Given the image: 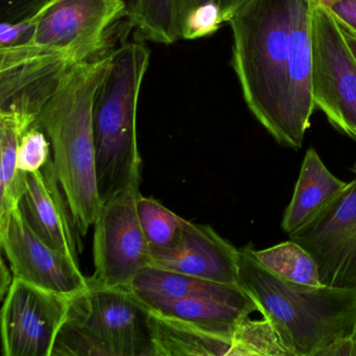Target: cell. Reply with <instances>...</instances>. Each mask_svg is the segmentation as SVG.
Masks as SVG:
<instances>
[{"instance_id": "6da1fadb", "label": "cell", "mask_w": 356, "mask_h": 356, "mask_svg": "<svg viewBox=\"0 0 356 356\" xmlns=\"http://www.w3.org/2000/svg\"><path fill=\"white\" fill-rule=\"evenodd\" d=\"M124 0H54L34 17L26 40L0 49V106L38 107L66 70L111 47Z\"/></svg>"}, {"instance_id": "7a4b0ae2", "label": "cell", "mask_w": 356, "mask_h": 356, "mask_svg": "<svg viewBox=\"0 0 356 356\" xmlns=\"http://www.w3.org/2000/svg\"><path fill=\"white\" fill-rule=\"evenodd\" d=\"M114 51L109 47L66 70L34 124L51 143L56 172L82 237L95 226L102 209L93 111Z\"/></svg>"}, {"instance_id": "3957f363", "label": "cell", "mask_w": 356, "mask_h": 356, "mask_svg": "<svg viewBox=\"0 0 356 356\" xmlns=\"http://www.w3.org/2000/svg\"><path fill=\"white\" fill-rule=\"evenodd\" d=\"M239 285L274 325L291 356H320L356 321V289L306 286L278 278L241 250Z\"/></svg>"}, {"instance_id": "277c9868", "label": "cell", "mask_w": 356, "mask_h": 356, "mask_svg": "<svg viewBox=\"0 0 356 356\" xmlns=\"http://www.w3.org/2000/svg\"><path fill=\"white\" fill-rule=\"evenodd\" d=\"M291 3L293 0H248L228 22L233 39L231 65L243 99L282 147Z\"/></svg>"}, {"instance_id": "5b68a950", "label": "cell", "mask_w": 356, "mask_h": 356, "mask_svg": "<svg viewBox=\"0 0 356 356\" xmlns=\"http://www.w3.org/2000/svg\"><path fill=\"white\" fill-rule=\"evenodd\" d=\"M149 60L151 51L143 41L126 42L115 49L109 74L95 101L93 128L102 206L140 186L137 106Z\"/></svg>"}, {"instance_id": "8992f818", "label": "cell", "mask_w": 356, "mask_h": 356, "mask_svg": "<svg viewBox=\"0 0 356 356\" xmlns=\"http://www.w3.org/2000/svg\"><path fill=\"white\" fill-rule=\"evenodd\" d=\"M72 300L67 318L95 335L112 356H155L151 309L130 289L92 278Z\"/></svg>"}, {"instance_id": "52a82bcc", "label": "cell", "mask_w": 356, "mask_h": 356, "mask_svg": "<svg viewBox=\"0 0 356 356\" xmlns=\"http://www.w3.org/2000/svg\"><path fill=\"white\" fill-rule=\"evenodd\" d=\"M312 5V99L343 134L356 140V59L328 9Z\"/></svg>"}, {"instance_id": "ba28073f", "label": "cell", "mask_w": 356, "mask_h": 356, "mask_svg": "<svg viewBox=\"0 0 356 356\" xmlns=\"http://www.w3.org/2000/svg\"><path fill=\"white\" fill-rule=\"evenodd\" d=\"M136 189L124 191L102 206L95 224L91 278L109 286L129 287L139 270L152 264V253L137 214Z\"/></svg>"}, {"instance_id": "9c48e42d", "label": "cell", "mask_w": 356, "mask_h": 356, "mask_svg": "<svg viewBox=\"0 0 356 356\" xmlns=\"http://www.w3.org/2000/svg\"><path fill=\"white\" fill-rule=\"evenodd\" d=\"M74 297L14 278L1 309L3 356H51Z\"/></svg>"}, {"instance_id": "30bf717a", "label": "cell", "mask_w": 356, "mask_h": 356, "mask_svg": "<svg viewBox=\"0 0 356 356\" xmlns=\"http://www.w3.org/2000/svg\"><path fill=\"white\" fill-rule=\"evenodd\" d=\"M0 245L14 278L70 297L88 287L89 279L81 272L79 261L44 243L19 207L0 218Z\"/></svg>"}, {"instance_id": "8fae6325", "label": "cell", "mask_w": 356, "mask_h": 356, "mask_svg": "<svg viewBox=\"0 0 356 356\" xmlns=\"http://www.w3.org/2000/svg\"><path fill=\"white\" fill-rule=\"evenodd\" d=\"M289 237L312 256L323 285L356 289V179L322 216Z\"/></svg>"}, {"instance_id": "7c38bea8", "label": "cell", "mask_w": 356, "mask_h": 356, "mask_svg": "<svg viewBox=\"0 0 356 356\" xmlns=\"http://www.w3.org/2000/svg\"><path fill=\"white\" fill-rule=\"evenodd\" d=\"M312 5L309 0H293L289 55L285 68L284 143L283 147L301 149L312 124Z\"/></svg>"}, {"instance_id": "4fadbf2b", "label": "cell", "mask_w": 356, "mask_h": 356, "mask_svg": "<svg viewBox=\"0 0 356 356\" xmlns=\"http://www.w3.org/2000/svg\"><path fill=\"white\" fill-rule=\"evenodd\" d=\"M18 207L29 226L44 243L79 261L82 236L51 157L41 170L24 174V191Z\"/></svg>"}, {"instance_id": "5bb4252c", "label": "cell", "mask_w": 356, "mask_h": 356, "mask_svg": "<svg viewBox=\"0 0 356 356\" xmlns=\"http://www.w3.org/2000/svg\"><path fill=\"white\" fill-rule=\"evenodd\" d=\"M237 250L207 225L188 222L176 241L152 253V266L216 282L239 284Z\"/></svg>"}, {"instance_id": "9a60e30c", "label": "cell", "mask_w": 356, "mask_h": 356, "mask_svg": "<svg viewBox=\"0 0 356 356\" xmlns=\"http://www.w3.org/2000/svg\"><path fill=\"white\" fill-rule=\"evenodd\" d=\"M349 183L333 176L316 149H308L296 183L293 199L283 216L282 230L291 235L309 226L337 202Z\"/></svg>"}, {"instance_id": "2e32d148", "label": "cell", "mask_w": 356, "mask_h": 356, "mask_svg": "<svg viewBox=\"0 0 356 356\" xmlns=\"http://www.w3.org/2000/svg\"><path fill=\"white\" fill-rule=\"evenodd\" d=\"M155 356H234L232 339L151 309Z\"/></svg>"}, {"instance_id": "e0dca14e", "label": "cell", "mask_w": 356, "mask_h": 356, "mask_svg": "<svg viewBox=\"0 0 356 356\" xmlns=\"http://www.w3.org/2000/svg\"><path fill=\"white\" fill-rule=\"evenodd\" d=\"M129 287L138 297L166 300L200 297L233 299L248 293L239 284L206 280L152 264L139 270Z\"/></svg>"}, {"instance_id": "ac0fdd59", "label": "cell", "mask_w": 356, "mask_h": 356, "mask_svg": "<svg viewBox=\"0 0 356 356\" xmlns=\"http://www.w3.org/2000/svg\"><path fill=\"white\" fill-rule=\"evenodd\" d=\"M36 120L12 110H0V218L19 205L24 172L17 166L18 147Z\"/></svg>"}, {"instance_id": "d6986e66", "label": "cell", "mask_w": 356, "mask_h": 356, "mask_svg": "<svg viewBox=\"0 0 356 356\" xmlns=\"http://www.w3.org/2000/svg\"><path fill=\"white\" fill-rule=\"evenodd\" d=\"M243 249L259 266L278 278L306 286L323 285L318 264L307 250L293 239L264 250Z\"/></svg>"}, {"instance_id": "ffe728a7", "label": "cell", "mask_w": 356, "mask_h": 356, "mask_svg": "<svg viewBox=\"0 0 356 356\" xmlns=\"http://www.w3.org/2000/svg\"><path fill=\"white\" fill-rule=\"evenodd\" d=\"M128 19L138 40L172 44L182 39L176 0H131Z\"/></svg>"}, {"instance_id": "44dd1931", "label": "cell", "mask_w": 356, "mask_h": 356, "mask_svg": "<svg viewBox=\"0 0 356 356\" xmlns=\"http://www.w3.org/2000/svg\"><path fill=\"white\" fill-rule=\"evenodd\" d=\"M137 214L151 253L170 247L187 222L157 200L141 193L137 197Z\"/></svg>"}, {"instance_id": "7402d4cb", "label": "cell", "mask_w": 356, "mask_h": 356, "mask_svg": "<svg viewBox=\"0 0 356 356\" xmlns=\"http://www.w3.org/2000/svg\"><path fill=\"white\" fill-rule=\"evenodd\" d=\"M234 356H291L268 318L241 321L232 337Z\"/></svg>"}, {"instance_id": "603a6c76", "label": "cell", "mask_w": 356, "mask_h": 356, "mask_svg": "<svg viewBox=\"0 0 356 356\" xmlns=\"http://www.w3.org/2000/svg\"><path fill=\"white\" fill-rule=\"evenodd\" d=\"M112 356L111 352L88 330L66 318L58 333L51 356Z\"/></svg>"}, {"instance_id": "cb8c5ba5", "label": "cell", "mask_w": 356, "mask_h": 356, "mask_svg": "<svg viewBox=\"0 0 356 356\" xmlns=\"http://www.w3.org/2000/svg\"><path fill=\"white\" fill-rule=\"evenodd\" d=\"M51 157V143L45 133L33 124L22 137L18 147V170L30 174L41 170Z\"/></svg>"}, {"instance_id": "d4e9b609", "label": "cell", "mask_w": 356, "mask_h": 356, "mask_svg": "<svg viewBox=\"0 0 356 356\" xmlns=\"http://www.w3.org/2000/svg\"><path fill=\"white\" fill-rule=\"evenodd\" d=\"M225 24L218 3L200 6L187 15L181 26L182 39L195 40L213 35Z\"/></svg>"}, {"instance_id": "484cf974", "label": "cell", "mask_w": 356, "mask_h": 356, "mask_svg": "<svg viewBox=\"0 0 356 356\" xmlns=\"http://www.w3.org/2000/svg\"><path fill=\"white\" fill-rule=\"evenodd\" d=\"M54 0H0V17L3 22L30 19Z\"/></svg>"}, {"instance_id": "4316f807", "label": "cell", "mask_w": 356, "mask_h": 356, "mask_svg": "<svg viewBox=\"0 0 356 356\" xmlns=\"http://www.w3.org/2000/svg\"><path fill=\"white\" fill-rule=\"evenodd\" d=\"M343 32L356 37V0H345L329 9Z\"/></svg>"}, {"instance_id": "83f0119b", "label": "cell", "mask_w": 356, "mask_h": 356, "mask_svg": "<svg viewBox=\"0 0 356 356\" xmlns=\"http://www.w3.org/2000/svg\"><path fill=\"white\" fill-rule=\"evenodd\" d=\"M177 9H178L179 22L180 26L191 12L197 9L200 6L208 3H218V0H176Z\"/></svg>"}, {"instance_id": "f1b7e54d", "label": "cell", "mask_w": 356, "mask_h": 356, "mask_svg": "<svg viewBox=\"0 0 356 356\" xmlns=\"http://www.w3.org/2000/svg\"><path fill=\"white\" fill-rule=\"evenodd\" d=\"M248 0H218L220 11L225 22H228L230 18L236 13L237 10L245 5Z\"/></svg>"}, {"instance_id": "f546056e", "label": "cell", "mask_w": 356, "mask_h": 356, "mask_svg": "<svg viewBox=\"0 0 356 356\" xmlns=\"http://www.w3.org/2000/svg\"><path fill=\"white\" fill-rule=\"evenodd\" d=\"M13 280V273H12V270L10 272L9 268H8L5 259L3 258L1 259V287H0V298H1V300L5 299Z\"/></svg>"}, {"instance_id": "4dcf8cb0", "label": "cell", "mask_w": 356, "mask_h": 356, "mask_svg": "<svg viewBox=\"0 0 356 356\" xmlns=\"http://www.w3.org/2000/svg\"><path fill=\"white\" fill-rule=\"evenodd\" d=\"M309 1L312 5L320 6V7L329 10L333 6L341 3V1H345V0H309Z\"/></svg>"}, {"instance_id": "1f68e13d", "label": "cell", "mask_w": 356, "mask_h": 356, "mask_svg": "<svg viewBox=\"0 0 356 356\" xmlns=\"http://www.w3.org/2000/svg\"><path fill=\"white\" fill-rule=\"evenodd\" d=\"M345 33V36L347 38L348 44H349L350 49H351L352 54H353L356 59V37L353 36V35L348 34V33Z\"/></svg>"}, {"instance_id": "d6a6232c", "label": "cell", "mask_w": 356, "mask_h": 356, "mask_svg": "<svg viewBox=\"0 0 356 356\" xmlns=\"http://www.w3.org/2000/svg\"><path fill=\"white\" fill-rule=\"evenodd\" d=\"M350 341H351L352 351H353V356H356V321L354 323L353 329L349 334Z\"/></svg>"}, {"instance_id": "836d02e7", "label": "cell", "mask_w": 356, "mask_h": 356, "mask_svg": "<svg viewBox=\"0 0 356 356\" xmlns=\"http://www.w3.org/2000/svg\"><path fill=\"white\" fill-rule=\"evenodd\" d=\"M353 172H355L356 174V163L354 164V166H353Z\"/></svg>"}]
</instances>
